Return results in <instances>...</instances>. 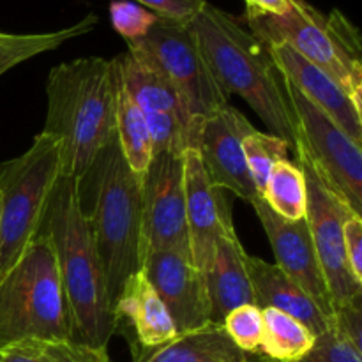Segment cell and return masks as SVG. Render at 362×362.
I'll list each match as a JSON object with an SVG mask.
<instances>
[{
	"label": "cell",
	"mask_w": 362,
	"mask_h": 362,
	"mask_svg": "<svg viewBox=\"0 0 362 362\" xmlns=\"http://www.w3.org/2000/svg\"><path fill=\"white\" fill-rule=\"evenodd\" d=\"M187 25L223 92L243 98L269 133L296 148V113L267 46L235 18L207 2Z\"/></svg>",
	"instance_id": "obj_1"
},
{
	"label": "cell",
	"mask_w": 362,
	"mask_h": 362,
	"mask_svg": "<svg viewBox=\"0 0 362 362\" xmlns=\"http://www.w3.org/2000/svg\"><path fill=\"white\" fill-rule=\"evenodd\" d=\"M39 232L55 250L69 310L71 339L92 349H106L119 325L106 292L101 260L78 202L76 179L59 177Z\"/></svg>",
	"instance_id": "obj_2"
},
{
	"label": "cell",
	"mask_w": 362,
	"mask_h": 362,
	"mask_svg": "<svg viewBox=\"0 0 362 362\" xmlns=\"http://www.w3.org/2000/svg\"><path fill=\"white\" fill-rule=\"evenodd\" d=\"M76 186L113 308L127 279L141 269V177L129 168L113 138Z\"/></svg>",
	"instance_id": "obj_3"
},
{
	"label": "cell",
	"mask_w": 362,
	"mask_h": 362,
	"mask_svg": "<svg viewBox=\"0 0 362 362\" xmlns=\"http://www.w3.org/2000/svg\"><path fill=\"white\" fill-rule=\"evenodd\" d=\"M45 129L62 151V175L87 172L115 138V69L112 59L83 57L53 67L46 81Z\"/></svg>",
	"instance_id": "obj_4"
},
{
	"label": "cell",
	"mask_w": 362,
	"mask_h": 362,
	"mask_svg": "<svg viewBox=\"0 0 362 362\" xmlns=\"http://www.w3.org/2000/svg\"><path fill=\"white\" fill-rule=\"evenodd\" d=\"M250 32L265 46L286 45L334 78L362 108V42L356 25L338 9L322 13L306 0H290L278 16H246Z\"/></svg>",
	"instance_id": "obj_5"
},
{
	"label": "cell",
	"mask_w": 362,
	"mask_h": 362,
	"mask_svg": "<svg viewBox=\"0 0 362 362\" xmlns=\"http://www.w3.org/2000/svg\"><path fill=\"white\" fill-rule=\"evenodd\" d=\"M25 339H71L55 250L42 232L0 279V350Z\"/></svg>",
	"instance_id": "obj_6"
},
{
	"label": "cell",
	"mask_w": 362,
	"mask_h": 362,
	"mask_svg": "<svg viewBox=\"0 0 362 362\" xmlns=\"http://www.w3.org/2000/svg\"><path fill=\"white\" fill-rule=\"evenodd\" d=\"M60 175V144L45 133L23 154L0 163V279L41 230Z\"/></svg>",
	"instance_id": "obj_7"
},
{
	"label": "cell",
	"mask_w": 362,
	"mask_h": 362,
	"mask_svg": "<svg viewBox=\"0 0 362 362\" xmlns=\"http://www.w3.org/2000/svg\"><path fill=\"white\" fill-rule=\"evenodd\" d=\"M297 119L296 154L310 163L318 179L362 216V148L334 120L283 80Z\"/></svg>",
	"instance_id": "obj_8"
},
{
	"label": "cell",
	"mask_w": 362,
	"mask_h": 362,
	"mask_svg": "<svg viewBox=\"0 0 362 362\" xmlns=\"http://www.w3.org/2000/svg\"><path fill=\"white\" fill-rule=\"evenodd\" d=\"M127 48L144 53L168 78L194 122H204L228 106V95L209 71L187 23L158 16L151 30L138 41L127 42Z\"/></svg>",
	"instance_id": "obj_9"
},
{
	"label": "cell",
	"mask_w": 362,
	"mask_h": 362,
	"mask_svg": "<svg viewBox=\"0 0 362 362\" xmlns=\"http://www.w3.org/2000/svg\"><path fill=\"white\" fill-rule=\"evenodd\" d=\"M112 60L120 83L145 117L154 154L197 148L202 122L191 120L168 78L134 48Z\"/></svg>",
	"instance_id": "obj_10"
},
{
	"label": "cell",
	"mask_w": 362,
	"mask_h": 362,
	"mask_svg": "<svg viewBox=\"0 0 362 362\" xmlns=\"http://www.w3.org/2000/svg\"><path fill=\"white\" fill-rule=\"evenodd\" d=\"M297 165L304 173L308 189L306 221L311 239L320 262L322 274L331 296L332 313L350 306L362 297V285L350 272L343 244V225L350 214H357L343 204L320 179L310 163L297 158Z\"/></svg>",
	"instance_id": "obj_11"
},
{
	"label": "cell",
	"mask_w": 362,
	"mask_h": 362,
	"mask_svg": "<svg viewBox=\"0 0 362 362\" xmlns=\"http://www.w3.org/2000/svg\"><path fill=\"white\" fill-rule=\"evenodd\" d=\"M180 246H189L182 154L159 152L141 177V260Z\"/></svg>",
	"instance_id": "obj_12"
},
{
	"label": "cell",
	"mask_w": 362,
	"mask_h": 362,
	"mask_svg": "<svg viewBox=\"0 0 362 362\" xmlns=\"http://www.w3.org/2000/svg\"><path fill=\"white\" fill-rule=\"evenodd\" d=\"M140 271L168 310L177 336L211 324L205 274L194 265L189 246L147 255Z\"/></svg>",
	"instance_id": "obj_13"
},
{
	"label": "cell",
	"mask_w": 362,
	"mask_h": 362,
	"mask_svg": "<svg viewBox=\"0 0 362 362\" xmlns=\"http://www.w3.org/2000/svg\"><path fill=\"white\" fill-rule=\"evenodd\" d=\"M255 126L233 106H225L200 126L197 151L209 179L218 189L232 191L251 204L260 197L247 170L243 140Z\"/></svg>",
	"instance_id": "obj_14"
},
{
	"label": "cell",
	"mask_w": 362,
	"mask_h": 362,
	"mask_svg": "<svg viewBox=\"0 0 362 362\" xmlns=\"http://www.w3.org/2000/svg\"><path fill=\"white\" fill-rule=\"evenodd\" d=\"M274 253L276 265L297 283L325 315L332 318V304L306 218L288 221L276 214L262 197L251 202Z\"/></svg>",
	"instance_id": "obj_15"
},
{
	"label": "cell",
	"mask_w": 362,
	"mask_h": 362,
	"mask_svg": "<svg viewBox=\"0 0 362 362\" xmlns=\"http://www.w3.org/2000/svg\"><path fill=\"white\" fill-rule=\"evenodd\" d=\"M184 161L186 225L191 258L205 272L214 257V247L223 228L232 223V212L221 191L211 182L197 148H187Z\"/></svg>",
	"instance_id": "obj_16"
},
{
	"label": "cell",
	"mask_w": 362,
	"mask_h": 362,
	"mask_svg": "<svg viewBox=\"0 0 362 362\" xmlns=\"http://www.w3.org/2000/svg\"><path fill=\"white\" fill-rule=\"evenodd\" d=\"M269 53L285 81L331 117L352 140L362 141V108L329 76L286 45H269Z\"/></svg>",
	"instance_id": "obj_17"
},
{
	"label": "cell",
	"mask_w": 362,
	"mask_h": 362,
	"mask_svg": "<svg viewBox=\"0 0 362 362\" xmlns=\"http://www.w3.org/2000/svg\"><path fill=\"white\" fill-rule=\"evenodd\" d=\"M205 274L211 324L221 325L226 315L244 304H255L253 286L247 274V253L240 244L233 221L223 228L214 257Z\"/></svg>",
	"instance_id": "obj_18"
},
{
	"label": "cell",
	"mask_w": 362,
	"mask_h": 362,
	"mask_svg": "<svg viewBox=\"0 0 362 362\" xmlns=\"http://www.w3.org/2000/svg\"><path fill=\"white\" fill-rule=\"evenodd\" d=\"M247 274L253 286L255 306L283 311L306 325L315 336L332 327V318L276 264L247 255Z\"/></svg>",
	"instance_id": "obj_19"
},
{
	"label": "cell",
	"mask_w": 362,
	"mask_h": 362,
	"mask_svg": "<svg viewBox=\"0 0 362 362\" xmlns=\"http://www.w3.org/2000/svg\"><path fill=\"white\" fill-rule=\"evenodd\" d=\"M113 315L117 325L126 322L133 329L141 350L158 349L177 338V329L168 310L141 271L126 281L113 304Z\"/></svg>",
	"instance_id": "obj_20"
},
{
	"label": "cell",
	"mask_w": 362,
	"mask_h": 362,
	"mask_svg": "<svg viewBox=\"0 0 362 362\" xmlns=\"http://www.w3.org/2000/svg\"><path fill=\"white\" fill-rule=\"evenodd\" d=\"M136 362H250L223 325L209 324L179 334L166 345L138 354Z\"/></svg>",
	"instance_id": "obj_21"
},
{
	"label": "cell",
	"mask_w": 362,
	"mask_h": 362,
	"mask_svg": "<svg viewBox=\"0 0 362 362\" xmlns=\"http://www.w3.org/2000/svg\"><path fill=\"white\" fill-rule=\"evenodd\" d=\"M115 69V66H113ZM115 138L120 152L136 175L144 177L154 158L151 131L145 117L133 101L115 71Z\"/></svg>",
	"instance_id": "obj_22"
},
{
	"label": "cell",
	"mask_w": 362,
	"mask_h": 362,
	"mask_svg": "<svg viewBox=\"0 0 362 362\" xmlns=\"http://www.w3.org/2000/svg\"><path fill=\"white\" fill-rule=\"evenodd\" d=\"M98 25V16L88 14L78 23L66 28L42 34H2L0 32V76L13 69L18 64L32 59L35 55L59 48L64 42L74 37L88 34Z\"/></svg>",
	"instance_id": "obj_23"
},
{
	"label": "cell",
	"mask_w": 362,
	"mask_h": 362,
	"mask_svg": "<svg viewBox=\"0 0 362 362\" xmlns=\"http://www.w3.org/2000/svg\"><path fill=\"white\" fill-rule=\"evenodd\" d=\"M264 338L260 354L279 362H297L315 343V334L290 315L279 310H262Z\"/></svg>",
	"instance_id": "obj_24"
},
{
	"label": "cell",
	"mask_w": 362,
	"mask_h": 362,
	"mask_svg": "<svg viewBox=\"0 0 362 362\" xmlns=\"http://www.w3.org/2000/svg\"><path fill=\"white\" fill-rule=\"evenodd\" d=\"M260 197L283 219L297 221L306 218V180L300 166L290 159L276 163Z\"/></svg>",
	"instance_id": "obj_25"
},
{
	"label": "cell",
	"mask_w": 362,
	"mask_h": 362,
	"mask_svg": "<svg viewBox=\"0 0 362 362\" xmlns=\"http://www.w3.org/2000/svg\"><path fill=\"white\" fill-rule=\"evenodd\" d=\"M0 362H112L106 349L73 339H25L0 350Z\"/></svg>",
	"instance_id": "obj_26"
},
{
	"label": "cell",
	"mask_w": 362,
	"mask_h": 362,
	"mask_svg": "<svg viewBox=\"0 0 362 362\" xmlns=\"http://www.w3.org/2000/svg\"><path fill=\"white\" fill-rule=\"evenodd\" d=\"M244 158H246L247 170L251 173L255 186L258 193L262 194L265 182H267L271 170L274 168L276 163L288 159L290 145L281 138L274 136L271 133H264L255 127L253 131L244 136L243 140Z\"/></svg>",
	"instance_id": "obj_27"
},
{
	"label": "cell",
	"mask_w": 362,
	"mask_h": 362,
	"mask_svg": "<svg viewBox=\"0 0 362 362\" xmlns=\"http://www.w3.org/2000/svg\"><path fill=\"white\" fill-rule=\"evenodd\" d=\"M223 329L244 354H260L264 338V317L255 304H244L230 311L223 320Z\"/></svg>",
	"instance_id": "obj_28"
},
{
	"label": "cell",
	"mask_w": 362,
	"mask_h": 362,
	"mask_svg": "<svg viewBox=\"0 0 362 362\" xmlns=\"http://www.w3.org/2000/svg\"><path fill=\"white\" fill-rule=\"evenodd\" d=\"M110 18L113 28L126 39V42H134L151 30L158 16L145 7L138 6L136 2L115 0L110 6Z\"/></svg>",
	"instance_id": "obj_29"
},
{
	"label": "cell",
	"mask_w": 362,
	"mask_h": 362,
	"mask_svg": "<svg viewBox=\"0 0 362 362\" xmlns=\"http://www.w3.org/2000/svg\"><path fill=\"white\" fill-rule=\"evenodd\" d=\"M297 362H362V350L343 338L334 327L315 336L310 352Z\"/></svg>",
	"instance_id": "obj_30"
},
{
	"label": "cell",
	"mask_w": 362,
	"mask_h": 362,
	"mask_svg": "<svg viewBox=\"0 0 362 362\" xmlns=\"http://www.w3.org/2000/svg\"><path fill=\"white\" fill-rule=\"evenodd\" d=\"M134 2L154 13L156 16L180 21V23H189L198 11L205 6V0H134Z\"/></svg>",
	"instance_id": "obj_31"
},
{
	"label": "cell",
	"mask_w": 362,
	"mask_h": 362,
	"mask_svg": "<svg viewBox=\"0 0 362 362\" xmlns=\"http://www.w3.org/2000/svg\"><path fill=\"white\" fill-rule=\"evenodd\" d=\"M343 244L350 272L362 285V216L350 214L343 225Z\"/></svg>",
	"instance_id": "obj_32"
},
{
	"label": "cell",
	"mask_w": 362,
	"mask_h": 362,
	"mask_svg": "<svg viewBox=\"0 0 362 362\" xmlns=\"http://www.w3.org/2000/svg\"><path fill=\"white\" fill-rule=\"evenodd\" d=\"M332 327L354 346L362 350V297L332 313Z\"/></svg>",
	"instance_id": "obj_33"
},
{
	"label": "cell",
	"mask_w": 362,
	"mask_h": 362,
	"mask_svg": "<svg viewBox=\"0 0 362 362\" xmlns=\"http://www.w3.org/2000/svg\"><path fill=\"white\" fill-rule=\"evenodd\" d=\"M290 0H246V16H278L288 7Z\"/></svg>",
	"instance_id": "obj_34"
},
{
	"label": "cell",
	"mask_w": 362,
	"mask_h": 362,
	"mask_svg": "<svg viewBox=\"0 0 362 362\" xmlns=\"http://www.w3.org/2000/svg\"><path fill=\"white\" fill-rule=\"evenodd\" d=\"M262 362H279V361H274V359H269V357H267V359H264V361H262Z\"/></svg>",
	"instance_id": "obj_35"
}]
</instances>
